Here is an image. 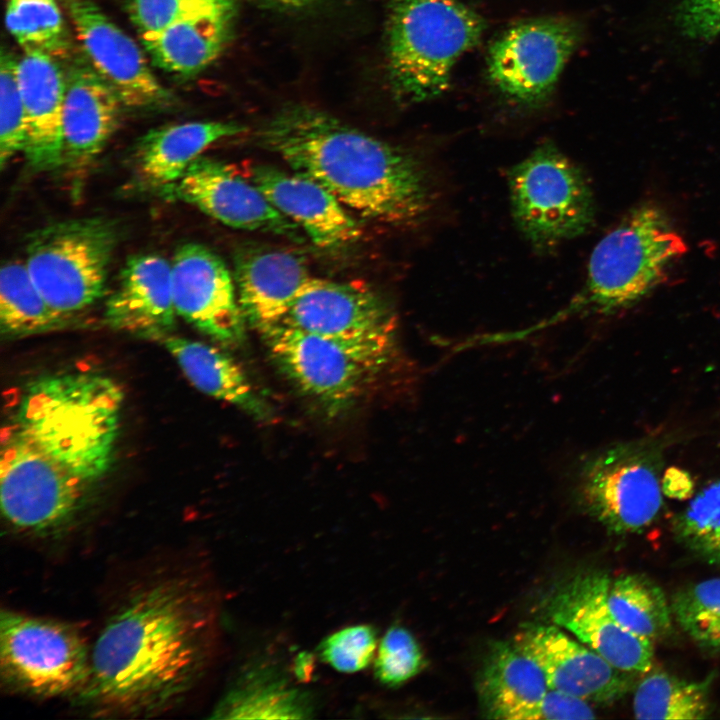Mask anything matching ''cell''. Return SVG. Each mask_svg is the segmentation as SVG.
Returning a JSON list of instances; mask_svg holds the SVG:
<instances>
[{
  "label": "cell",
  "instance_id": "cell-23",
  "mask_svg": "<svg viewBox=\"0 0 720 720\" xmlns=\"http://www.w3.org/2000/svg\"><path fill=\"white\" fill-rule=\"evenodd\" d=\"M18 81L27 118V162L36 172L61 168L65 68L40 51H23Z\"/></svg>",
  "mask_w": 720,
  "mask_h": 720
},
{
  "label": "cell",
  "instance_id": "cell-13",
  "mask_svg": "<svg viewBox=\"0 0 720 720\" xmlns=\"http://www.w3.org/2000/svg\"><path fill=\"white\" fill-rule=\"evenodd\" d=\"M610 580L601 572L575 576L550 597L546 615L552 624L618 669L631 674L648 673L653 665V642L633 634L613 616L607 603Z\"/></svg>",
  "mask_w": 720,
  "mask_h": 720
},
{
  "label": "cell",
  "instance_id": "cell-18",
  "mask_svg": "<svg viewBox=\"0 0 720 720\" xmlns=\"http://www.w3.org/2000/svg\"><path fill=\"white\" fill-rule=\"evenodd\" d=\"M64 68L61 168L80 173L107 145L124 106L81 50L64 63Z\"/></svg>",
  "mask_w": 720,
  "mask_h": 720
},
{
  "label": "cell",
  "instance_id": "cell-17",
  "mask_svg": "<svg viewBox=\"0 0 720 720\" xmlns=\"http://www.w3.org/2000/svg\"><path fill=\"white\" fill-rule=\"evenodd\" d=\"M513 643L543 671L549 688L589 703H612L631 688L633 675L555 624H527Z\"/></svg>",
  "mask_w": 720,
  "mask_h": 720
},
{
  "label": "cell",
  "instance_id": "cell-10",
  "mask_svg": "<svg viewBox=\"0 0 720 720\" xmlns=\"http://www.w3.org/2000/svg\"><path fill=\"white\" fill-rule=\"evenodd\" d=\"M0 663L3 677L16 688L39 696H61L85 689L91 654L72 627L3 610Z\"/></svg>",
  "mask_w": 720,
  "mask_h": 720
},
{
  "label": "cell",
  "instance_id": "cell-4",
  "mask_svg": "<svg viewBox=\"0 0 720 720\" xmlns=\"http://www.w3.org/2000/svg\"><path fill=\"white\" fill-rule=\"evenodd\" d=\"M484 19L460 0H390L386 59L402 104L440 96L457 61L481 40Z\"/></svg>",
  "mask_w": 720,
  "mask_h": 720
},
{
  "label": "cell",
  "instance_id": "cell-14",
  "mask_svg": "<svg viewBox=\"0 0 720 720\" xmlns=\"http://www.w3.org/2000/svg\"><path fill=\"white\" fill-rule=\"evenodd\" d=\"M171 272L177 315L217 343L241 344L246 320L225 262L208 247L188 242L176 249Z\"/></svg>",
  "mask_w": 720,
  "mask_h": 720
},
{
  "label": "cell",
  "instance_id": "cell-21",
  "mask_svg": "<svg viewBox=\"0 0 720 720\" xmlns=\"http://www.w3.org/2000/svg\"><path fill=\"white\" fill-rule=\"evenodd\" d=\"M236 18V0H206L142 46L155 67L187 80L222 54L232 38Z\"/></svg>",
  "mask_w": 720,
  "mask_h": 720
},
{
  "label": "cell",
  "instance_id": "cell-2",
  "mask_svg": "<svg viewBox=\"0 0 720 720\" xmlns=\"http://www.w3.org/2000/svg\"><path fill=\"white\" fill-rule=\"evenodd\" d=\"M212 624L207 600L190 583L166 580L140 591L97 638L83 696L122 712L174 704L203 671Z\"/></svg>",
  "mask_w": 720,
  "mask_h": 720
},
{
  "label": "cell",
  "instance_id": "cell-38",
  "mask_svg": "<svg viewBox=\"0 0 720 720\" xmlns=\"http://www.w3.org/2000/svg\"><path fill=\"white\" fill-rule=\"evenodd\" d=\"M674 23L680 34L709 42L720 36V0H676Z\"/></svg>",
  "mask_w": 720,
  "mask_h": 720
},
{
  "label": "cell",
  "instance_id": "cell-7",
  "mask_svg": "<svg viewBox=\"0 0 720 720\" xmlns=\"http://www.w3.org/2000/svg\"><path fill=\"white\" fill-rule=\"evenodd\" d=\"M117 241L116 226L104 218L55 222L30 234L24 262L49 305L69 318L103 296Z\"/></svg>",
  "mask_w": 720,
  "mask_h": 720
},
{
  "label": "cell",
  "instance_id": "cell-31",
  "mask_svg": "<svg viewBox=\"0 0 720 720\" xmlns=\"http://www.w3.org/2000/svg\"><path fill=\"white\" fill-rule=\"evenodd\" d=\"M214 718H305L310 702L301 691L282 680L254 674L231 691L215 711Z\"/></svg>",
  "mask_w": 720,
  "mask_h": 720
},
{
  "label": "cell",
  "instance_id": "cell-8",
  "mask_svg": "<svg viewBox=\"0 0 720 720\" xmlns=\"http://www.w3.org/2000/svg\"><path fill=\"white\" fill-rule=\"evenodd\" d=\"M508 185L513 218L536 248L578 237L594 221V200L583 173L550 142L510 170Z\"/></svg>",
  "mask_w": 720,
  "mask_h": 720
},
{
  "label": "cell",
  "instance_id": "cell-34",
  "mask_svg": "<svg viewBox=\"0 0 720 720\" xmlns=\"http://www.w3.org/2000/svg\"><path fill=\"white\" fill-rule=\"evenodd\" d=\"M18 56L2 47L0 57V164H6L27 145V118L18 81Z\"/></svg>",
  "mask_w": 720,
  "mask_h": 720
},
{
  "label": "cell",
  "instance_id": "cell-32",
  "mask_svg": "<svg viewBox=\"0 0 720 720\" xmlns=\"http://www.w3.org/2000/svg\"><path fill=\"white\" fill-rule=\"evenodd\" d=\"M672 614L699 646L720 649V578L703 580L677 592Z\"/></svg>",
  "mask_w": 720,
  "mask_h": 720
},
{
  "label": "cell",
  "instance_id": "cell-16",
  "mask_svg": "<svg viewBox=\"0 0 720 720\" xmlns=\"http://www.w3.org/2000/svg\"><path fill=\"white\" fill-rule=\"evenodd\" d=\"M161 192L233 228L301 238L300 228L279 212L251 180L213 158L199 156L177 182Z\"/></svg>",
  "mask_w": 720,
  "mask_h": 720
},
{
  "label": "cell",
  "instance_id": "cell-29",
  "mask_svg": "<svg viewBox=\"0 0 720 720\" xmlns=\"http://www.w3.org/2000/svg\"><path fill=\"white\" fill-rule=\"evenodd\" d=\"M711 678L695 682L666 672L647 674L634 692L633 711L637 719L696 720L711 713Z\"/></svg>",
  "mask_w": 720,
  "mask_h": 720
},
{
  "label": "cell",
  "instance_id": "cell-28",
  "mask_svg": "<svg viewBox=\"0 0 720 720\" xmlns=\"http://www.w3.org/2000/svg\"><path fill=\"white\" fill-rule=\"evenodd\" d=\"M607 603L617 621L633 634L655 641L672 625V609L662 589L642 574H625L610 580Z\"/></svg>",
  "mask_w": 720,
  "mask_h": 720
},
{
  "label": "cell",
  "instance_id": "cell-36",
  "mask_svg": "<svg viewBox=\"0 0 720 720\" xmlns=\"http://www.w3.org/2000/svg\"><path fill=\"white\" fill-rule=\"evenodd\" d=\"M378 647L375 629L367 624L342 628L327 636L319 645L323 662L336 671L354 673L365 669Z\"/></svg>",
  "mask_w": 720,
  "mask_h": 720
},
{
  "label": "cell",
  "instance_id": "cell-11",
  "mask_svg": "<svg viewBox=\"0 0 720 720\" xmlns=\"http://www.w3.org/2000/svg\"><path fill=\"white\" fill-rule=\"evenodd\" d=\"M581 39L579 24L565 17L516 23L490 46L489 78L512 101L526 106L541 104L554 90Z\"/></svg>",
  "mask_w": 720,
  "mask_h": 720
},
{
  "label": "cell",
  "instance_id": "cell-25",
  "mask_svg": "<svg viewBox=\"0 0 720 720\" xmlns=\"http://www.w3.org/2000/svg\"><path fill=\"white\" fill-rule=\"evenodd\" d=\"M162 343L199 391L238 407L256 420L267 421L272 417L267 401L230 355L215 346L183 337L169 335Z\"/></svg>",
  "mask_w": 720,
  "mask_h": 720
},
{
  "label": "cell",
  "instance_id": "cell-30",
  "mask_svg": "<svg viewBox=\"0 0 720 720\" xmlns=\"http://www.w3.org/2000/svg\"><path fill=\"white\" fill-rule=\"evenodd\" d=\"M5 24L23 51H40L63 64L76 52L57 0H8Z\"/></svg>",
  "mask_w": 720,
  "mask_h": 720
},
{
  "label": "cell",
  "instance_id": "cell-41",
  "mask_svg": "<svg viewBox=\"0 0 720 720\" xmlns=\"http://www.w3.org/2000/svg\"><path fill=\"white\" fill-rule=\"evenodd\" d=\"M260 3L281 9H298L309 6L318 0H256Z\"/></svg>",
  "mask_w": 720,
  "mask_h": 720
},
{
  "label": "cell",
  "instance_id": "cell-9",
  "mask_svg": "<svg viewBox=\"0 0 720 720\" xmlns=\"http://www.w3.org/2000/svg\"><path fill=\"white\" fill-rule=\"evenodd\" d=\"M663 445L654 438L617 443L580 466L577 492L587 512L615 534L640 533L662 505Z\"/></svg>",
  "mask_w": 720,
  "mask_h": 720
},
{
  "label": "cell",
  "instance_id": "cell-24",
  "mask_svg": "<svg viewBox=\"0 0 720 720\" xmlns=\"http://www.w3.org/2000/svg\"><path fill=\"white\" fill-rule=\"evenodd\" d=\"M245 130V126L231 121H193L151 129L135 147L138 177L144 185L161 192L177 182L212 143Z\"/></svg>",
  "mask_w": 720,
  "mask_h": 720
},
{
  "label": "cell",
  "instance_id": "cell-40",
  "mask_svg": "<svg viewBox=\"0 0 720 720\" xmlns=\"http://www.w3.org/2000/svg\"><path fill=\"white\" fill-rule=\"evenodd\" d=\"M661 488L664 495L682 500L693 493L694 481L686 470L669 467L661 478Z\"/></svg>",
  "mask_w": 720,
  "mask_h": 720
},
{
  "label": "cell",
  "instance_id": "cell-22",
  "mask_svg": "<svg viewBox=\"0 0 720 720\" xmlns=\"http://www.w3.org/2000/svg\"><path fill=\"white\" fill-rule=\"evenodd\" d=\"M233 277L245 320L260 332L282 321L312 276L290 251L248 246L235 255Z\"/></svg>",
  "mask_w": 720,
  "mask_h": 720
},
{
  "label": "cell",
  "instance_id": "cell-15",
  "mask_svg": "<svg viewBox=\"0 0 720 720\" xmlns=\"http://www.w3.org/2000/svg\"><path fill=\"white\" fill-rule=\"evenodd\" d=\"M278 324L348 342L396 340V317L389 304L357 282L311 277Z\"/></svg>",
  "mask_w": 720,
  "mask_h": 720
},
{
  "label": "cell",
  "instance_id": "cell-5",
  "mask_svg": "<svg viewBox=\"0 0 720 720\" xmlns=\"http://www.w3.org/2000/svg\"><path fill=\"white\" fill-rule=\"evenodd\" d=\"M687 248L662 209L639 204L594 247L584 285L561 315L609 314L635 305L666 279Z\"/></svg>",
  "mask_w": 720,
  "mask_h": 720
},
{
  "label": "cell",
  "instance_id": "cell-39",
  "mask_svg": "<svg viewBox=\"0 0 720 720\" xmlns=\"http://www.w3.org/2000/svg\"><path fill=\"white\" fill-rule=\"evenodd\" d=\"M595 717L588 701L549 688L545 695L525 713L523 720L593 719Z\"/></svg>",
  "mask_w": 720,
  "mask_h": 720
},
{
  "label": "cell",
  "instance_id": "cell-19",
  "mask_svg": "<svg viewBox=\"0 0 720 720\" xmlns=\"http://www.w3.org/2000/svg\"><path fill=\"white\" fill-rule=\"evenodd\" d=\"M250 180L271 204L321 248H341L362 232L349 210L324 186L293 171L255 165Z\"/></svg>",
  "mask_w": 720,
  "mask_h": 720
},
{
  "label": "cell",
  "instance_id": "cell-35",
  "mask_svg": "<svg viewBox=\"0 0 720 720\" xmlns=\"http://www.w3.org/2000/svg\"><path fill=\"white\" fill-rule=\"evenodd\" d=\"M422 650L407 629L389 628L377 647L375 677L382 684L396 687L416 676L424 667Z\"/></svg>",
  "mask_w": 720,
  "mask_h": 720
},
{
  "label": "cell",
  "instance_id": "cell-26",
  "mask_svg": "<svg viewBox=\"0 0 720 720\" xmlns=\"http://www.w3.org/2000/svg\"><path fill=\"white\" fill-rule=\"evenodd\" d=\"M548 689L541 668L513 642L491 648L478 681L483 712L494 719L523 720Z\"/></svg>",
  "mask_w": 720,
  "mask_h": 720
},
{
  "label": "cell",
  "instance_id": "cell-37",
  "mask_svg": "<svg viewBox=\"0 0 720 720\" xmlns=\"http://www.w3.org/2000/svg\"><path fill=\"white\" fill-rule=\"evenodd\" d=\"M206 0H123L130 21L142 42Z\"/></svg>",
  "mask_w": 720,
  "mask_h": 720
},
{
  "label": "cell",
  "instance_id": "cell-33",
  "mask_svg": "<svg viewBox=\"0 0 720 720\" xmlns=\"http://www.w3.org/2000/svg\"><path fill=\"white\" fill-rule=\"evenodd\" d=\"M676 535L696 555L720 564V479L703 487L674 521Z\"/></svg>",
  "mask_w": 720,
  "mask_h": 720
},
{
  "label": "cell",
  "instance_id": "cell-6",
  "mask_svg": "<svg viewBox=\"0 0 720 720\" xmlns=\"http://www.w3.org/2000/svg\"><path fill=\"white\" fill-rule=\"evenodd\" d=\"M260 333L280 371L330 415L350 408L395 354L396 343L341 341L284 324Z\"/></svg>",
  "mask_w": 720,
  "mask_h": 720
},
{
  "label": "cell",
  "instance_id": "cell-1",
  "mask_svg": "<svg viewBox=\"0 0 720 720\" xmlns=\"http://www.w3.org/2000/svg\"><path fill=\"white\" fill-rule=\"evenodd\" d=\"M123 391L96 372L29 383L2 430L0 502L13 527L65 526L108 472L120 432Z\"/></svg>",
  "mask_w": 720,
  "mask_h": 720
},
{
  "label": "cell",
  "instance_id": "cell-20",
  "mask_svg": "<svg viewBox=\"0 0 720 720\" xmlns=\"http://www.w3.org/2000/svg\"><path fill=\"white\" fill-rule=\"evenodd\" d=\"M171 261L158 254H137L125 262L104 318L118 331L163 340L176 324Z\"/></svg>",
  "mask_w": 720,
  "mask_h": 720
},
{
  "label": "cell",
  "instance_id": "cell-12",
  "mask_svg": "<svg viewBox=\"0 0 720 720\" xmlns=\"http://www.w3.org/2000/svg\"><path fill=\"white\" fill-rule=\"evenodd\" d=\"M81 52L124 108L154 111L176 103L139 45L92 0H64Z\"/></svg>",
  "mask_w": 720,
  "mask_h": 720
},
{
  "label": "cell",
  "instance_id": "cell-3",
  "mask_svg": "<svg viewBox=\"0 0 720 720\" xmlns=\"http://www.w3.org/2000/svg\"><path fill=\"white\" fill-rule=\"evenodd\" d=\"M258 141L364 218L409 224L431 207L429 176L413 154L317 108L282 107L260 127Z\"/></svg>",
  "mask_w": 720,
  "mask_h": 720
},
{
  "label": "cell",
  "instance_id": "cell-27",
  "mask_svg": "<svg viewBox=\"0 0 720 720\" xmlns=\"http://www.w3.org/2000/svg\"><path fill=\"white\" fill-rule=\"evenodd\" d=\"M57 313L34 284L25 262L10 260L0 271V327L9 337L30 336L63 327Z\"/></svg>",
  "mask_w": 720,
  "mask_h": 720
}]
</instances>
